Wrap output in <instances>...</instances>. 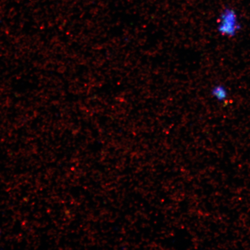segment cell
<instances>
[{
    "label": "cell",
    "mask_w": 250,
    "mask_h": 250,
    "mask_svg": "<svg viewBox=\"0 0 250 250\" xmlns=\"http://www.w3.org/2000/svg\"><path fill=\"white\" fill-rule=\"evenodd\" d=\"M217 31L222 36L233 38L242 29L239 15L235 9L227 7L221 12L217 24Z\"/></svg>",
    "instance_id": "cell-1"
},
{
    "label": "cell",
    "mask_w": 250,
    "mask_h": 250,
    "mask_svg": "<svg viewBox=\"0 0 250 250\" xmlns=\"http://www.w3.org/2000/svg\"><path fill=\"white\" fill-rule=\"evenodd\" d=\"M211 95L215 101L219 102L226 101L229 96V92L226 86L222 84H217L212 87Z\"/></svg>",
    "instance_id": "cell-2"
}]
</instances>
